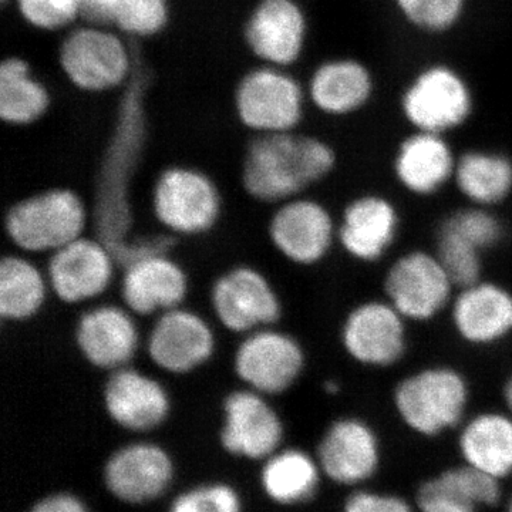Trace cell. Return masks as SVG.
<instances>
[{"label": "cell", "mask_w": 512, "mask_h": 512, "mask_svg": "<svg viewBox=\"0 0 512 512\" xmlns=\"http://www.w3.org/2000/svg\"><path fill=\"white\" fill-rule=\"evenodd\" d=\"M151 82L150 69L138 56L130 82L120 90L94 183V234L109 248L117 268L121 269L146 256L170 254L175 245L171 235L137 237L133 234L131 188L147 147Z\"/></svg>", "instance_id": "obj_1"}, {"label": "cell", "mask_w": 512, "mask_h": 512, "mask_svg": "<svg viewBox=\"0 0 512 512\" xmlns=\"http://www.w3.org/2000/svg\"><path fill=\"white\" fill-rule=\"evenodd\" d=\"M338 153L325 138L301 131L254 136L242 160L241 183L265 204L301 197L335 171Z\"/></svg>", "instance_id": "obj_2"}, {"label": "cell", "mask_w": 512, "mask_h": 512, "mask_svg": "<svg viewBox=\"0 0 512 512\" xmlns=\"http://www.w3.org/2000/svg\"><path fill=\"white\" fill-rule=\"evenodd\" d=\"M397 109L410 130L450 137L476 116V89L456 64L430 60L404 82Z\"/></svg>", "instance_id": "obj_3"}, {"label": "cell", "mask_w": 512, "mask_h": 512, "mask_svg": "<svg viewBox=\"0 0 512 512\" xmlns=\"http://www.w3.org/2000/svg\"><path fill=\"white\" fill-rule=\"evenodd\" d=\"M138 55L113 26L83 22L60 42L57 62L67 82L84 93L121 90L136 70Z\"/></svg>", "instance_id": "obj_4"}, {"label": "cell", "mask_w": 512, "mask_h": 512, "mask_svg": "<svg viewBox=\"0 0 512 512\" xmlns=\"http://www.w3.org/2000/svg\"><path fill=\"white\" fill-rule=\"evenodd\" d=\"M308 106L305 84L282 67L259 64L234 90L235 116L254 136L299 130Z\"/></svg>", "instance_id": "obj_5"}, {"label": "cell", "mask_w": 512, "mask_h": 512, "mask_svg": "<svg viewBox=\"0 0 512 512\" xmlns=\"http://www.w3.org/2000/svg\"><path fill=\"white\" fill-rule=\"evenodd\" d=\"M89 211L76 191L50 188L23 198L5 215V231L10 241L26 252H56L74 239L83 237Z\"/></svg>", "instance_id": "obj_6"}, {"label": "cell", "mask_w": 512, "mask_h": 512, "mask_svg": "<svg viewBox=\"0 0 512 512\" xmlns=\"http://www.w3.org/2000/svg\"><path fill=\"white\" fill-rule=\"evenodd\" d=\"M393 400L397 414L410 430L436 437L463 420L468 384L451 367H429L397 384Z\"/></svg>", "instance_id": "obj_7"}, {"label": "cell", "mask_w": 512, "mask_h": 512, "mask_svg": "<svg viewBox=\"0 0 512 512\" xmlns=\"http://www.w3.org/2000/svg\"><path fill=\"white\" fill-rule=\"evenodd\" d=\"M221 210V192L204 171L173 165L158 175L153 188L154 215L173 234H205L220 220Z\"/></svg>", "instance_id": "obj_8"}, {"label": "cell", "mask_w": 512, "mask_h": 512, "mask_svg": "<svg viewBox=\"0 0 512 512\" xmlns=\"http://www.w3.org/2000/svg\"><path fill=\"white\" fill-rule=\"evenodd\" d=\"M311 22L301 0H258L244 25V42L261 64L291 70L309 45Z\"/></svg>", "instance_id": "obj_9"}, {"label": "cell", "mask_w": 512, "mask_h": 512, "mask_svg": "<svg viewBox=\"0 0 512 512\" xmlns=\"http://www.w3.org/2000/svg\"><path fill=\"white\" fill-rule=\"evenodd\" d=\"M309 106L332 120L355 119L379 93L375 69L362 57L329 56L313 67L305 84Z\"/></svg>", "instance_id": "obj_10"}, {"label": "cell", "mask_w": 512, "mask_h": 512, "mask_svg": "<svg viewBox=\"0 0 512 512\" xmlns=\"http://www.w3.org/2000/svg\"><path fill=\"white\" fill-rule=\"evenodd\" d=\"M175 464L163 446L134 441L114 450L103 467L107 493L127 505L160 500L173 487Z\"/></svg>", "instance_id": "obj_11"}, {"label": "cell", "mask_w": 512, "mask_h": 512, "mask_svg": "<svg viewBox=\"0 0 512 512\" xmlns=\"http://www.w3.org/2000/svg\"><path fill=\"white\" fill-rule=\"evenodd\" d=\"M234 369L248 389L278 396L298 382L305 352L298 340L269 326L248 333L235 352Z\"/></svg>", "instance_id": "obj_12"}, {"label": "cell", "mask_w": 512, "mask_h": 512, "mask_svg": "<svg viewBox=\"0 0 512 512\" xmlns=\"http://www.w3.org/2000/svg\"><path fill=\"white\" fill-rule=\"evenodd\" d=\"M215 316L232 333H251L279 322L282 305L264 274L251 266L225 272L211 289Z\"/></svg>", "instance_id": "obj_13"}, {"label": "cell", "mask_w": 512, "mask_h": 512, "mask_svg": "<svg viewBox=\"0 0 512 512\" xmlns=\"http://www.w3.org/2000/svg\"><path fill=\"white\" fill-rule=\"evenodd\" d=\"M222 414L221 446L231 456L264 461L281 448L284 423L264 394L235 390L225 397Z\"/></svg>", "instance_id": "obj_14"}, {"label": "cell", "mask_w": 512, "mask_h": 512, "mask_svg": "<svg viewBox=\"0 0 512 512\" xmlns=\"http://www.w3.org/2000/svg\"><path fill=\"white\" fill-rule=\"evenodd\" d=\"M453 281L436 255L423 251L400 256L386 275L384 291L404 319H433L447 305Z\"/></svg>", "instance_id": "obj_15"}, {"label": "cell", "mask_w": 512, "mask_h": 512, "mask_svg": "<svg viewBox=\"0 0 512 512\" xmlns=\"http://www.w3.org/2000/svg\"><path fill=\"white\" fill-rule=\"evenodd\" d=\"M323 476L332 483L356 490L379 471V437L366 421L343 417L323 433L316 450Z\"/></svg>", "instance_id": "obj_16"}, {"label": "cell", "mask_w": 512, "mask_h": 512, "mask_svg": "<svg viewBox=\"0 0 512 512\" xmlns=\"http://www.w3.org/2000/svg\"><path fill=\"white\" fill-rule=\"evenodd\" d=\"M116 268L109 248L96 237L83 235L53 252L46 276L60 301L77 305L106 292Z\"/></svg>", "instance_id": "obj_17"}, {"label": "cell", "mask_w": 512, "mask_h": 512, "mask_svg": "<svg viewBox=\"0 0 512 512\" xmlns=\"http://www.w3.org/2000/svg\"><path fill=\"white\" fill-rule=\"evenodd\" d=\"M215 335L210 323L183 306L161 313L148 336L151 362L171 375H187L214 356Z\"/></svg>", "instance_id": "obj_18"}, {"label": "cell", "mask_w": 512, "mask_h": 512, "mask_svg": "<svg viewBox=\"0 0 512 512\" xmlns=\"http://www.w3.org/2000/svg\"><path fill=\"white\" fill-rule=\"evenodd\" d=\"M279 205L269 221L272 244L293 264H318L335 239L332 215L311 198L296 197Z\"/></svg>", "instance_id": "obj_19"}, {"label": "cell", "mask_w": 512, "mask_h": 512, "mask_svg": "<svg viewBox=\"0 0 512 512\" xmlns=\"http://www.w3.org/2000/svg\"><path fill=\"white\" fill-rule=\"evenodd\" d=\"M342 343L348 355L362 365L393 366L406 352L402 313L389 302L362 303L343 323Z\"/></svg>", "instance_id": "obj_20"}, {"label": "cell", "mask_w": 512, "mask_h": 512, "mask_svg": "<svg viewBox=\"0 0 512 512\" xmlns=\"http://www.w3.org/2000/svg\"><path fill=\"white\" fill-rule=\"evenodd\" d=\"M103 402L111 421L131 433L156 430L171 413L170 396L163 384L131 366L110 373Z\"/></svg>", "instance_id": "obj_21"}, {"label": "cell", "mask_w": 512, "mask_h": 512, "mask_svg": "<svg viewBox=\"0 0 512 512\" xmlns=\"http://www.w3.org/2000/svg\"><path fill=\"white\" fill-rule=\"evenodd\" d=\"M457 157L447 136L410 130L394 150V178L410 194L430 197L454 180Z\"/></svg>", "instance_id": "obj_22"}, {"label": "cell", "mask_w": 512, "mask_h": 512, "mask_svg": "<svg viewBox=\"0 0 512 512\" xmlns=\"http://www.w3.org/2000/svg\"><path fill=\"white\" fill-rule=\"evenodd\" d=\"M74 339L90 365L110 373L130 366L140 343L131 312L114 305L97 306L83 313Z\"/></svg>", "instance_id": "obj_23"}, {"label": "cell", "mask_w": 512, "mask_h": 512, "mask_svg": "<svg viewBox=\"0 0 512 512\" xmlns=\"http://www.w3.org/2000/svg\"><path fill=\"white\" fill-rule=\"evenodd\" d=\"M123 271L121 298L134 315L171 311L183 305L187 298V274L170 254L146 256Z\"/></svg>", "instance_id": "obj_24"}, {"label": "cell", "mask_w": 512, "mask_h": 512, "mask_svg": "<svg viewBox=\"0 0 512 512\" xmlns=\"http://www.w3.org/2000/svg\"><path fill=\"white\" fill-rule=\"evenodd\" d=\"M501 498V481L463 463L424 481L414 505L419 512H480L500 504Z\"/></svg>", "instance_id": "obj_25"}, {"label": "cell", "mask_w": 512, "mask_h": 512, "mask_svg": "<svg viewBox=\"0 0 512 512\" xmlns=\"http://www.w3.org/2000/svg\"><path fill=\"white\" fill-rule=\"evenodd\" d=\"M399 228V214L392 201L379 194L355 198L343 212L338 237L350 256L375 262L386 254Z\"/></svg>", "instance_id": "obj_26"}, {"label": "cell", "mask_w": 512, "mask_h": 512, "mask_svg": "<svg viewBox=\"0 0 512 512\" xmlns=\"http://www.w3.org/2000/svg\"><path fill=\"white\" fill-rule=\"evenodd\" d=\"M451 316L458 335L466 342H500L512 332V295L503 286L478 281L461 289Z\"/></svg>", "instance_id": "obj_27"}, {"label": "cell", "mask_w": 512, "mask_h": 512, "mask_svg": "<svg viewBox=\"0 0 512 512\" xmlns=\"http://www.w3.org/2000/svg\"><path fill=\"white\" fill-rule=\"evenodd\" d=\"M463 463L503 481L512 476V416L487 412L464 424L458 436Z\"/></svg>", "instance_id": "obj_28"}, {"label": "cell", "mask_w": 512, "mask_h": 512, "mask_svg": "<svg viewBox=\"0 0 512 512\" xmlns=\"http://www.w3.org/2000/svg\"><path fill=\"white\" fill-rule=\"evenodd\" d=\"M259 484L272 503L295 507L318 494L323 471L318 458L301 448H279L262 461Z\"/></svg>", "instance_id": "obj_29"}, {"label": "cell", "mask_w": 512, "mask_h": 512, "mask_svg": "<svg viewBox=\"0 0 512 512\" xmlns=\"http://www.w3.org/2000/svg\"><path fill=\"white\" fill-rule=\"evenodd\" d=\"M454 183L478 207L500 204L512 194V157L497 148H468L458 154Z\"/></svg>", "instance_id": "obj_30"}, {"label": "cell", "mask_w": 512, "mask_h": 512, "mask_svg": "<svg viewBox=\"0 0 512 512\" xmlns=\"http://www.w3.org/2000/svg\"><path fill=\"white\" fill-rule=\"evenodd\" d=\"M52 94L28 60L9 56L0 64V119L13 127L32 126L46 116Z\"/></svg>", "instance_id": "obj_31"}, {"label": "cell", "mask_w": 512, "mask_h": 512, "mask_svg": "<svg viewBox=\"0 0 512 512\" xmlns=\"http://www.w3.org/2000/svg\"><path fill=\"white\" fill-rule=\"evenodd\" d=\"M47 288V276L29 259L5 256L0 262V316L8 322L33 318L45 305Z\"/></svg>", "instance_id": "obj_32"}, {"label": "cell", "mask_w": 512, "mask_h": 512, "mask_svg": "<svg viewBox=\"0 0 512 512\" xmlns=\"http://www.w3.org/2000/svg\"><path fill=\"white\" fill-rule=\"evenodd\" d=\"M473 0H392L407 29L429 39L453 35L470 15Z\"/></svg>", "instance_id": "obj_33"}, {"label": "cell", "mask_w": 512, "mask_h": 512, "mask_svg": "<svg viewBox=\"0 0 512 512\" xmlns=\"http://www.w3.org/2000/svg\"><path fill=\"white\" fill-rule=\"evenodd\" d=\"M481 255L483 252L476 245L443 221L437 234L436 256L454 285L466 288L480 281L483 271Z\"/></svg>", "instance_id": "obj_34"}, {"label": "cell", "mask_w": 512, "mask_h": 512, "mask_svg": "<svg viewBox=\"0 0 512 512\" xmlns=\"http://www.w3.org/2000/svg\"><path fill=\"white\" fill-rule=\"evenodd\" d=\"M170 13L168 0H117L111 26L128 39H150L167 28Z\"/></svg>", "instance_id": "obj_35"}, {"label": "cell", "mask_w": 512, "mask_h": 512, "mask_svg": "<svg viewBox=\"0 0 512 512\" xmlns=\"http://www.w3.org/2000/svg\"><path fill=\"white\" fill-rule=\"evenodd\" d=\"M167 512H244V500L234 485L210 481L175 495Z\"/></svg>", "instance_id": "obj_36"}, {"label": "cell", "mask_w": 512, "mask_h": 512, "mask_svg": "<svg viewBox=\"0 0 512 512\" xmlns=\"http://www.w3.org/2000/svg\"><path fill=\"white\" fill-rule=\"evenodd\" d=\"M20 19L39 32L72 29L82 20L80 0H13Z\"/></svg>", "instance_id": "obj_37"}, {"label": "cell", "mask_w": 512, "mask_h": 512, "mask_svg": "<svg viewBox=\"0 0 512 512\" xmlns=\"http://www.w3.org/2000/svg\"><path fill=\"white\" fill-rule=\"evenodd\" d=\"M444 222L476 245L481 252L494 248L503 239L501 221L487 208L478 205L453 212Z\"/></svg>", "instance_id": "obj_38"}, {"label": "cell", "mask_w": 512, "mask_h": 512, "mask_svg": "<svg viewBox=\"0 0 512 512\" xmlns=\"http://www.w3.org/2000/svg\"><path fill=\"white\" fill-rule=\"evenodd\" d=\"M412 505L400 495L356 488L346 498L342 512H416Z\"/></svg>", "instance_id": "obj_39"}, {"label": "cell", "mask_w": 512, "mask_h": 512, "mask_svg": "<svg viewBox=\"0 0 512 512\" xmlns=\"http://www.w3.org/2000/svg\"><path fill=\"white\" fill-rule=\"evenodd\" d=\"M28 512H92L79 495L69 491H57L39 498Z\"/></svg>", "instance_id": "obj_40"}, {"label": "cell", "mask_w": 512, "mask_h": 512, "mask_svg": "<svg viewBox=\"0 0 512 512\" xmlns=\"http://www.w3.org/2000/svg\"><path fill=\"white\" fill-rule=\"evenodd\" d=\"M82 22L111 26L117 0H80Z\"/></svg>", "instance_id": "obj_41"}, {"label": "cell", "mask_w": 512, "mask_h": 512, "mask_svg": "<svg viewBox=\"0 0 512 512\" xmlns=\"http://www.w3.org/2000/svg\"><path fill=\"white\" fill-rule=\"evenodd\" d=\"M504 399L505 404H507L508 410H510V414L512 416V375L510 379L507 380L504 386Z\"/></svg>", "instance_id": "obj_42"}, {"label": "cell", "mask_w": 512, "mask_h": 512, "mask_svg": "<svg viewBox=\"0 0 512 512\" xmlns=\"http://www.w3.org/2000/svg\"><path fill=\"white\" fill-rule=\"evenodd\" d=\"M323 387H325L326 392L329 394H336L339 392V384L333 382V380H328Z\"/></svg>", "instance_id": "obj_43"}, {"label": "cell", "mask_w": 512, "mask_h": 512, "mask_svg": "<svg viewBox=\"0 0 512 512\" xmlns=\"http://www.w3.org/2000/svg\"><path fill=\"white\" fill-rule=\"evenodd\" d=\"M504 512H512V497L510 498V501H508L507 505H505Z\"/></svg>", "instance_id": "obj_44"}, {"label": "cell", "mask_w": 512, "mask_h": 512, "mask_svg": "<svg viewBox=\"0 0 512 512\" xmlns=\"http://www.w3.org/2000/svg\"><path fill=\"white\" fill-rule=\"evenodd\" d=\"M3 3L9 2V0H2Z\"/></svg>", "instance_id": "obj_45"}]
</instances>
